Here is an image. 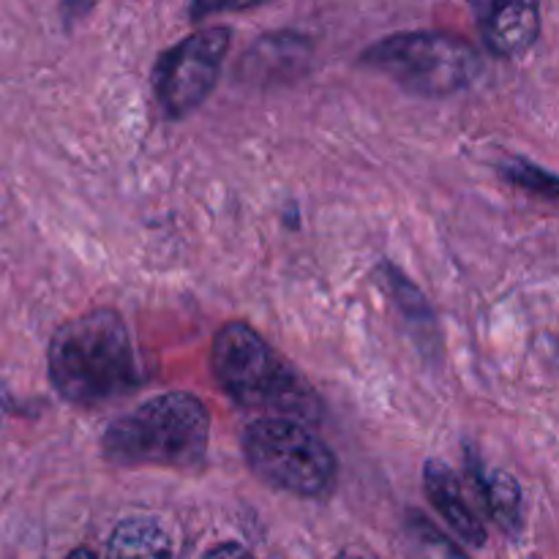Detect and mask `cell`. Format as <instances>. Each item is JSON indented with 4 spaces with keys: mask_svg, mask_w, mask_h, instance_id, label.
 <instances>
[{
    "mask_svg": "<svg viewBox=\"0 0 559 559\" xmlns=\"http://www.w3.org/2000/svg\"><path fill=\"white\" fill-rule=\"evenodd\" d=\"M47 364L58 396L82 409L118 402L145 380L129 328L112 309L87 311L58 328Z\"/></svg>",
    "mask_w": 559,
    "mask_h": 559,
    "instance_id": "6da1fadb",
    "label": "cell"
},
{
    "mask_svg": "<svg viewBox=\"0 0 559 559\" xmlns=\"http://www.w3.org/2000/svg\"><path fill=\"white\" fill-rule=\"evenodd\" d=\"M424 489L426 497L431 500L435 511L445 519L448 527L469 546H484L486 544V530L484 522L478 519V513L469 508L467 495H464L462 484L453 475V469L448 464L437 462H426L424 467Z\"/></svg>",
    "mask_w": 559,
    "mask_h": 559,
    "instance_id": "ba28073f",
    "label": "cell"
},
{
    "mask_svg": "<svg viewBox=\"0 0 559 559\" xmlns=\"http://www.w3.org/2000/svg\"><path fill=\"white\" fill-rule=\"evenodd\" d=\"M480 36L497 58H519L540 36L538 0H469Z\"/></svg>",
    "mask_w": 559,
    "mask_h": 559,
    "instance_id": "52a82bcc",
    "label": "cell"
},
{
    "mask_svg": "<svg viewBox=\"0 0 559 559\" xmlns=\"http://www.w3.org/2000/svg\"><path fill=\"white\" fill-rule=\"evenodd\" d=\"M475 484L484 491V500L495 522L506 530L508 535H516L522 530V489L516 478L502 469H495L486 478L475 473Z\"/></svg>",
    "mask_w": 559,
    "mask_h": 559,
    "instance_id": "8fae6325",
    "label": "cell"
},
{
    "mask_svg": "<svg viewBox=\"0 0 559 559\" xmlns=\"http://www.w3.org/2000/svg\"><path fill=\"white\" fill-rule=\"evenodd\" d=\"M360 66L385 74L407 93L424 98L453 96L484 71L478 49L464 38L437 31L393 33L364 49Z\"/></svg>",
    "mask_w": 559,
    "mask_h": 559,
    "instance_id": "277c9868",
    "label": "cell"
},
{
    "mask_svg": "<svg viewBox=\"0 0 559 559\" xmlns=\"http://www.w3.org/2000/svg\"><path fill=\"white\" fill-rule=\"evenodd\" d=\"M265 3H273V0H191L189 16L194 22H200V20H207V16L257 9V5H265Z\"/></svg>",
    "mask_w": 559,
    "mask_h": 559,
    "instance_id": "5bb4252c",
    "label": "cell"
},
{
    "mask_svg": "<svg viewBox=\"0 0 559 559\" xmlns=\"http://www.w3.org/2000/svg\"><path fill=\"white\" fill-rule=\"evenodd\" d=\"M211 415L183 391L162 393L107 426L102 451L120 467L189 469L205 462Z\"/></svg>",
    "mask_w": 559,
    "mask_h": 559,
    "instance_id": "3957f363",
    "label": "cell"
},
{
    "mask_svg": "<svg viewBox=\"0 0 559 559\" xmlns=\"http://www.w3.org/2000/svg\"><path fill=\"white\" fill-rule=\"evenodd\" d=\"M211 371L243 409L317 424L322 402L309 382L246 322H227L211 347Z\"/></svg>",
    "mask_w": 559,
    "mask_h": 559,
    "instance_id": "7a4b0ae2",
    "label": "cell"
},
{
    "mask_svg": "<svg viewBox=\"0 0 559 559\" xmlns=\"http://www.w3.org/2000/svg\"><path fill=\"white\" fill-rule=\"evenodd\" d=\"M377 276H380L382 289L391 295L393 304H396V309L404 314V320H407L415 331H420L418 333L420 342H431L429 333L437 338L435 314H431V306H429V300L424 298V293H420V289L415 287V284L409 282V278L399 271V267H393L391 262H380V267H377Z\"/></svg>",
    "mask_w": 559,
    "mask_h": 559,
    "instance_id": "30bf717a",
    "label": "cell"
},
{
    "mask_svg": "<svg viewBox=\"0 0 559 559\" xmlns=\"http://www.w3.org/2000/svg\"><path fill=\"white\" fill-rule=\"evenodd\" d=\"M413 535L426 559H464L462 551H459L451 540L442 538V535L420 516H413Z\"/></svg>",
    "mask_w": 559,
    "mask_h": 559,
    "instance_id": "4fadbf2b",
    "label": "cell"
},
{
    "mask_svg": "<svg viewBox=\"0 0 559 559\" xmlns=\"http://www.w3.org/2000/svg\"><path fill=\"white\" fill-rule=\"evenodd\" d=\"M107 559H173L167 530L156 519H126L109 538Z\"/></svg>",
    "mask_w": 559,
    "mask_h": 559,
    "instance_id": "9c48e42d",
    "label": "cell"
},
{
    "mask_svg": "<svg viewBox=\"0 0 559 559\" xmlns=\"http://www.w3.org/2000/svg\"><path fill=\"white\" fill-rule=\"evenodd\" d=\"M229 41H233V31L218 25L191 33L164 49L153 69V91L167 118H186L211 96L222 74Z\"/></svg>",
    "mask_w": 559,
    "mask_h": 559,
    "instance_id": "8992f818",
    "label": "cell"
},
{
    "mask_svg": "<svg viewBox=\"0 0 559 559\" xmlns=\"http://www.w3.org/2000/svg\"><path fill=\"white\" fill-rule=\"evenodd\" d=\"M336 559H374V555L366 549H344Z\"/></svg>",
    "mask_w": 559,
    "mask_h": 559,
    "instance_id": "e0dca14e",
    "label": "cell"
},
{
    "mask_svg": "<svg viewBox=\"0 0 559 559\" xmlns=\"http://www.w3.org/2000/svg\"><path fill=\"white\" fill-rule=\"evenodd\" d=\"M66 559H96V557H93L87 549H76V551H71V555Z\"/></svg>",
    "mask_w": 559,
    "mask_h": 559,
    "instance_id": "ac0fdd59",
    "label": "cell"
},
{
    "mask_svg": "<svg viewBox=\"0 0 559 559\" xmlns=\"http://www.w3.org/2000/svg\"><path fill=\"white\" fill-rule=\"evenodd\" d=\"M243 456L257 478L287 495L325 497L336 486V456L300 420L278 415L254 420L243 431Z\"/></svg>",
    "mask_w": 559,
    "mask_h": 559,
    "instance_id": "5b68a950",
    "label": "cell"
},
{
    "mask_svg": "<svg viewBox=\"0 0 559 559\" xmlns=\"http://www.w3.org/2000/svg\"><path fill=\"white\" fill-rule=\"evenodd\" d=\"M93 5H96V0H60V11H63V20L69 22V25L71 22L82 20Z\"/></svg>",
    "mask_w": 559,
    "mask_h": 559,
    "instance_id": "9a60e30c",
    "label": "cell"
},
{
    "mask_svg": "<svg viewBox=\"0 0 559 559\" xmlns=\"http://www.w3.org/2000/svg\"><path fill=\"white\" fill-rule=\"evenodd\" d=\"M205 559H251V555L243 549V546L224 544V546H218V549H213Z\"/></svg>",
    "mask_w": 559,
    "mask_h": 559,
    "instance_id": "2e32d148",
    "label": "cell"
},
{
    "mask_svg": "<svg viewBox=\"0 0 559 559\" xmlns=\"http://www.w3.org/2000/svg\"><path fill=\"white\" fill-rule=\"evenodd\" d=\"M497 169H500V175L511 186H519V189L530 191V194L546 197V200H557L559 180L555 173H549V169L538 167V164L527 162V158H519V156L508 158V162H502Z\"/></svg>",
    "mask_w": 559,
    "mask_h": 559,
    "instance_id": "7c38bea8",
    "label": "cell"
}]
</instances>
